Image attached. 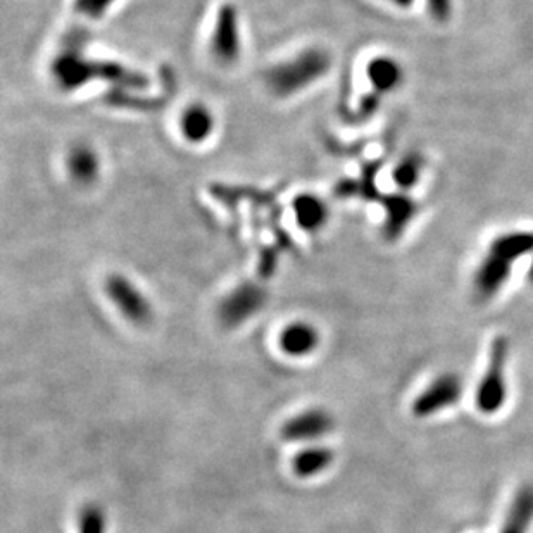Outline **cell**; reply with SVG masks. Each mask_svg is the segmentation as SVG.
<instances>
[{
  "instance_id": "10",
  "label": "cell",
  "mask_w": 533,
  "mask_h": 533,
  "mask_svg": "<svg viewBox=\"0 0 533 533\" xmlns=\"http://www.w3.org/2000/svg\"><path fill=\"white\" fill-rule=\"evenodd\" d=\"M66 170L76 183L90 185L99 176L101 161L94 149L87 145H76L66 157Z\"/></svg>"
},
{
  "instance_id": "6",
  "label": "cell",
  "mask_w": 533,
  "mask_h": 533,
  "mask_svg": "<svg viewBox=\"0 0 533 533\" xmlns=\"http://www.w3.org/2000/svg\"><path fill=\"white\" fill-rule=\"evenodd\" d=\"M240 23L239 11L232 4L220 7L214 25L211 51L214 57L223 64H232L240 57Z\"/></svg>"
},
{
  "instance_id": "2",
  "label": "cell",
  "mask_w": 533,
  "mask_h": 533,
  "mask_svg": "<svg viewBox=\"0 0 533 533\" xmlns=\"http://www.w3.org/2000/svg\"><path fill=\"white\" fill-rule=\"evenodd\" d=\"M332 59L321 49H308L294 59L278 64L268 73V87L278 97H290L311 87L327 75Z\"/></svg>"
},
{
  "instance_id": "21",
  "label": "cell",
  "mask_w": 533,
  "mask_h": 533,
  "mask_svg": "<svg viewBox=\"0 0 533 533\" xmlns=\"http://www.w3.org/2000/svg\"><path fill=\"white\" fill-rule=\"evenodd\" d=\"M116 0H75V11L87 18L101 19Z\"/></svg>"
},
{
  "instance_id": "9",
  "label": "cell",
  "mask_w": 533,
  "mask_h": 533,
  "mask_svg": "<svg viewBox=\"0 0 533 533\" xmlns=\"http://www.w3.org/2000/svg\"><path fill=\"white\" fill-rule=\"evenodd\" d=\"M216 128L214 114L209 107L192 104L180 116V132L190 144H204Z\"/></svg>"
},
{
  "instance_id": "7",
  "label": "cell",
  "mask_w": 533,
  "mask_h": 533,
  "mask_svg": "<svg viewBox=\"0 0 533 533\" xmlns=\"http://www.w3.org/2000/svg\"><path fill=\"white\" fill-rule=\"evenodd\" d=\"M266 304V292L258 285L245 283L221 302L220 320L225 327H239Z\"/></svg>"
},
{
  "instance_id": "5",
  "label": "cell",
  "mask_w": 533,
  "mask_h": 533,
  "mask_svg": "<svg viewBox=\"0 0 533 533\" xmlns=\"http://www.w3.org/2000/svg\"><path fill=\"white\" fill-rule=\"evenodd\" d=\"M463 396V382L458 375L446 373L433 380L413 402V413L418 418H427L442 409L451 408Z\"/></svg>"
},
{
  "instance_id": "24",
  "label": "cell",
  "mask_w": 533,
  "mask_h": 533,
  "mask_svg": "<svg viewBox=\"0 0 533 533\" xmlns=\"http://www.w3.org/2000/svg\"><path fill=\"white\" fill-rule=\"evenodd\" d=\"M530 278H532L533 280V268H532V271H530Z\"/></svg>"
},
{
  "instance_id": "22",
  "label": "cell",
  "mask_w": 533,
  "mask_h": 533,
  "mask_svg": "<svg viewBox=\"0 0 533 533\" xmlns=\"http://www.w3.org/2000/svg\"><path fill=\"white\" fill-rule=\"evenodd\" d=\"M428 9L437 21H446L451 16L452 2L451 0H428Z\"/></svg>"
},
{
  "instance_id": "1",
  "label": "cell",
  "mask_w": 533,
  "mask_h": 533,
  "mask_svg": "<svg viewBox=\"0 0 533 533\" xmlns=\"http://www.w3.org/2000/svg\"><path fill=\"white\" fill-rule=\"evenodd\" d=\"M52 75L64 90H76L95 78L109 83H118L121 87L135 88V90L149 87L147 76L133 71L128 66L109 63V61H90L75 54L59 57L52 66Z\"/></svg>"
},
{
  "instance_id": "11",
  "label": "cell",
  "mask_w": 533,
  "mask_h": 533,
  "mask_svg": "<svg viewBox=\"0 0 533 533\" xmlns=\"http://www.w3.org/2000/svg\"><path fill=\"white\" fill-rule=\"evenodd\" d=\"M292 207H294L297 225L306 232H318L327 225L328 218H330L327 204L313 194L299 195Z\"/></svg>"
},
{
  "instance_id": "23",
  "label": "cell",
  "mask_w": 533,
  "mask_h": 533,
  "mask_svg": "<svg viewBox=\"0 0 533 533\" xmlns=\"http://www.w3.org/2000/svg\"><path fill=\"white\" fill-rule=\"evenodd\" d=\"M390 2L399 7H409L411 4H413V0H390Z\"/></svg>"
},
{
  "instance_id": "15",
  "label": "cell",
  "mask_w": 533,
  "mask_h": 533,
  "mask_svg": "<svg viewBox=\"0 0 533 533\" xmlns=\"http://www.w3.org/2000/svg\"><path fill=\"white\" fill-rule=\"evenodd\" d=\"M366 75L370 78L371 85L377 90L375 94H383V92H392L394 88L399 87L402 69L390 57H377L368 64Z\"/></svg>"
},
{
  "instance_id": "14",
  "label": "cell",
  "mask_w": 533,
  "mask_h": 533,
  "mask_svg": "<svg viewBox=\"0 0 533 533\" xmlns=\"http://www.w3.org/2000/svg\"><path fill=\"white\" fill-rule=\"evenodd\" d=\"M509 271H511V264L490 254L489 258L483 261L482 268L478 270V294L482 297L496 294L497 290L501 289L502 283L508 280Z\"/></svg>"
},
{
  "instance_id": "13",
  "label": "cell",
  "mask_w": 533,
  "mask_h": 533,
  "mask_svg": "<svg viewBox=\"0 0 533 533\" xmlns=\"http://www.w3.org/2000/svg\"><path fill=\"white\" fill-rule=\"evenodd\" d=\"M533 523V485H527L511 502L501 533H528Z\"/></svg>"
},
{
  "instance_id": "16",
  "label": "cell",
  "mask_w": 533,
  "mask_h": 533,
  "mask_svg": "<svg viewBox=\"0 0 533 533\" xmlns=\"http://www.w3.org/2000/svg\"><path fill=\"white\" fill-rule=\"evenodd\" d=\"M333 454L332 449L328 447H309L297 454L294 459V470L299 477H314L321 471L327 470L328 466L332 465Z\"/></svg>"
},
{
  "instance_id": "18",
  "label": "cell",
  "mask_w": 533,
  "mask_h": 533,
  "mask_svg": "<svg viewBox=\"0 0 533 533\" xmlns=\"http://www.w3.org/2000/svg\"><path fill=\"white\" fill-rule=\"evenodd\" d=\"M385 209H387V216H389V220H387L389 237H397L402 232V228L408 225L409 220L413 218L414 211H416L413 202L404 195L390 197L389 204L385 206Z\"/></svg>"
},
{
  "instance_id": "4",
  "label": "cell",
  "mask_w": 533,
  "mask_h": 533,
  "mask_svg": "<svg viewBox=\"0 0 533 533\" xmlns=\"http://www.w3.org/2000/svg\"><path fill=\"white\" fill-rule=\"evenodd\" d=\"M106 294L120 309L126 320L133 325H149L152 320V308L145 295L133 285L126 276L111 275L106 280Z\"/></svg>"
},
{
  "instance_id": "12",
  "label": "cell",
  "mask_w": 533,
  "mask_h": 533,
  "mask_svg": "<svg viewBox=\"0 0 533 533\" xmlns=\"http://www.w3.org/2000/svg\"><path fill=\"white\" fill-rule=\"evenodd\" d=\"M318 342H320V335L316 332V328L309 323H302V321L289 325L283 330L282 337H280L283 351L290 356H295V358L313 352Z\"/></svg>"
},
{
  "instance_id": "17",
  "label": "cell",
  "mask_w": 533,
  "mask_h": 533,
  "mask_svg": "<svg viewBox=\"0 0 533 533\" xmlns=\"http://www.w3.org/2000/svg\"><path fill=\"white\" fill-rule=\"evenodd\" d=\"M532 249L533 235H528V233H513V235H504L501 239H497L492 244L490 254L504 259L506 263L513 264L516 258H520L523 254L532 251Z\"/></svg>"
},
{
  "instance_id": "20",
  "label": "cell",
  "mask_w": 533,
  "mask_h": 533,
  "mask_svg": "<svg viewBox=\"0 0 533 533\" xmlns=\"http://www.w3.org/2000/svg\"><path fill=\"white\" fill-rule=\"evenodd\" d=\"M80 533H106V516L99 506L88 504L80 515Z\"/></svg>"
},
{
  "instance_id": "19",
  "label": "cell",
  "mask_w": 533,
  "mask_h": 533,
  "mask_svg": "<svg viewBox=\"0 0 533 533\" xmlns=\"http://www.w3.org/2000/svg\"><path fill=\"white\" fill-rule=\"evenodd\" d=\"M423 168V163L418 156H409L399 163L396 171H394V182L401 187V189H411L413 185L420 180V171Z\"/></svg>"
},
{
  "instance_id": "8",
  "label": "cell",
  "mask_w": 533,
  "mask_h": 533,
  "mask_svg": "<svg viewBox=\"0 0 533 533\" xmlns=\"http://www.w3.org/2000/svg\"><path fill=\"white\" fill-rule=\"evenodd\" d=\"M333 428V418L325 409H311L285 421L282 437L289 442L318 439Z\"/></svg>"
},
{
  "instance_id": "3",
  "label": "cell",
  "mask_w": 533,
  "mask_h": 533,
  "mask_svg": "<svg viewBox=\"0 0 533 533\" xmlns=\"http://www.w3.org/2000/svg\"><path fill=\"white\" fill-rule=\"evenodd\" d=\"M508 340L497 337L490 351L487 373L480 380L477 389V406L482 413L494 414L506 402V361H508Z\"/></svg>"
}]
</instances>
